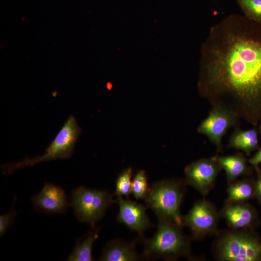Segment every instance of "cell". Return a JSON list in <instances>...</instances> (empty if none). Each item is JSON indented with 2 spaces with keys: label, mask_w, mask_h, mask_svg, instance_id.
<instances>
[{
  "label": "cell",
  "mask_w": 261,
  "mask_h": 261,
  "mask_svg": "<svg viewBox=\"0 0 261 261\" xmlns=\"http://www.w3.org/2000/svg\"><path fill=\"white\" fill-rule=\"evenodd\" d=\"M136 240L126 242L116 239L105 246L100 258L102 261H136L145 259L135 249Z\"/></svg>",
  "instance_id": "obj_12"
},
{
  "label": "cell",
  "mask_w": 261,
  "mask_h": 261,
  "mask_svg": "<svg viewBox=\"0 0 261 261\" xmlns=\"http://www.w3.org/2000/svg\"><path fill=\"white\" fill-rule=\"evenodd\" d=\"M218 220L216 208L205 200L196 202L188 213L183 216V225L188 227L196 237L214 232Z\"/></svg>",
  "instance_id": "obj_9"
},
{
  "label": "cell",
  "mask_w": 261,
  "mask_h": 261,
  "mask_svg": "<svg viewBox=\"0 0 261 261\" xmlns=\"http://www.w3.org/2000/svg\"><path fill=\"white\" fill-rule=\"evenodd\" d=\"M249 163L255 167L261 163V148L257 153L249 160Z\"/></svg>",
  "instance_id": "obj_23"
},
{
  "label": "cell",
  "mask_w": 261,
  "mask_h": 261,
  "mask_svg": "<svg viewBox=\"0 0 261 261\" xmlns=\"http://www.w3.org/2000/svg\"><path fill=\"white\" fill-rule=\"evenodd\" d=\"M101 227L91 226L89 231L82 237L76 239L73 249L67 258L69 261H92V248L99 236Z\"/></svg>",
  "instance_id": "obj_14"
},
{
  "label": "cell",
  "mask_w": 261,
  "mask_h": 261,
  "mask_svg": "<svg viewBox=\"0 0 261 261\" xmlns=\"http://www.w3.org/2000/svg\"><path fill=\"white\" fill-rule=\"evenodd\" d=\"M258 132L255 129L246 130H237L229 141L230 147L242 150L247 155L258 147Z\"/></svg>",
  "instance_id": "obj_16"
},
{
  "label": "cell",
  "mask_w": 261,
  "mask_h": 261,
  "mask_svg": "<svg viewBox=\"0 0 261 261\" xmlns=\"http://www.w3.org/2000/svg\"><path fill=\"white\" fill-rule=\"evenodd\" d=\"M17 215L14 208H12L11 211L6 214L0 216V236H2L8 229L14 223V218Z\"/></svg>",
  "instance_id": "obj_21"
},
{
  "label": "cell",
  "mask_w": 261,
  "mask_h": 261,
  "mask_svg": "<svg viewBox=\"0 0 261 261\" xmlns=\"http://www.w3.org/2000/svg\"><path fill=\"white\" fill-rule=\"evenodd\" d=\"M81 131L76 118L72 115L69 116L46 148L44 154L33 159L26 158L20 161L2 165L3 173L10 174L18 169L43 162L69 158L74 152Z\"/></svg>",
  "instance_id": "obj_4"
},
{
  "label": "cell",
  "mask_w": 261,
  "mask_h": 261,
  "mask_svg": "<svg viewBox=\"0 0 261 261\" xmlns=\"http://www.w3.org/2000/svg\"><path fill=\"white\" fill-rule=\"evenodd\" d=\"M35 210L47 214L65 212L70 205L64 190L60 187L46 183L41 190L31 197Z\"/></svg>",
  "instance_id": "obj_11"
},
{
  "label": "cell",
  "mask_w": 261,
  "mask_h": 261,
  "mask_svg": "<svg viewBox=\"0 0 261 261\" xmlns=\"http://www.w3.org/2000/svg\"><path fill=\"white\" fill-rule=\"evenodd\" d=\"M149 189L145 172L144 170L138 171L131 182V192L135 199H144Z\"/></svg>",
  "instance_id": "obj_19"
},
{
  "label": "cell",
  "mask_w": 261,
  "mask_h": 261,
  "mask_svg": "<svg viewBox=\"0 0 261 261\" xmlns=\"http://www.w3.org/2000/svg\"><path fill=\"white\" fill-rule=\"evenodd\" d=\"M222 215L231 227L245 229L254 223L256 213L249 204L244 203H227L222 209Z\"/></svg>",
  "instance_id": "obj_13"
},
{
  "label": "cell",
  "mask_w": 261,
  "mask_h": 261,
  "mask_svg": "<svg viewBox=\"0 0 261 261\" xmlns=\"http://www.w3.org/2000/svg\"><path fill=\"white\" fill-rule=\"evenodd\" d=\"M238 3L250 20L261 23V0H238Z\"/></svg>",
  "instance_id": "obj_20"
},
{
  "label": "cell",
  "mask_w": 261,
  "mask_h": 261,
  "mask_svg": "<svg viewBox=\"0 0 261 261\" xmlns=\"http://www.w3.org/2000/svg\"><path fill=\"white\" fill-rule=\"evenodd\" d=\"M237 116L231 108L223 103H216L200 124L198 131L206 136L218 149L221 150L222 138L228 130L235 124Z\"/></svg>",
  "instance_id": "obj_7"
},
{
  "label": "cell",
  "mask_w": 261,
  "mask_h": 261,
  "mask_svg": "<svg viewBox=\"0 0 261 261\" xmlns=\"http://www.w3.org/2000/svg\"><path fill=\"white\" fill-rule=\"evenodd\" d=\"M157 231L149 239H140L144 244L145 260L162 259L174 260L187 255L189 242L181 230L182 227L171 221L158 219Z\"/></svg>",
  "instance_id": "obj_2"
},
{
  "label": "cell",
  "mask_w": 261,
  "mask_h": 261,
  "mask_svg": "<svg viewBox=\"0 0 261 261\" xmlns=\"http://www.w3.org/2000/svg\"><path fill=\"white\" fill-rule=\"evenodd\" d=\"M227 193V203H244L255 196L254 184L247 180L231 183Z\"/></svg>",
  "instance_id": "obj_17"
},
{
  "label": "cell",
  "mask_w": 261,
  "mask_h": 261,
  "mask_svg": "<svg viewBox=\"0 0 261 261\" xmlns=\"http://www.w3.org/2000/svg\"><path fill=\"white\" fill-rule=\"evenodd\" d=\"M221 167L214 157L191 162L185 168L186 182L205 195L214 185Z\"/></svg>",
  "instance_id": "obj_8"
},
{
  "label": "cell",
  "mask_w": 261,
  "mask_h": 261,
  "mask_svg": "<svg viewBox=\"0 0 261 261\" xmlns=\"http://www.w3.org/2000/svg\"><path fill=\"white\" fill-rule=\"evenodd\" d=\"M217 255L223 261H261V241L248 232H229L217 245Z\"/></svg>",
  "instance_id": "obj_6"
},
{
  "label": "cell",
  "mask_w": 261,
  "mask_h": 261,
  "mask_svg": "<svg viewBox=\"0 0 261 261\" xmlns=\"http://www.w3.org/2000/svg\"><path fill=\"white\" fill-rule=\"evenodd\" d=\"M113 196L107 190L78 187L72 191L70 204L79 221L92 226L96 225L108 208L116 203Z\"/></svg>",
  "instance_id": "obj_5"
},
{
  "label": "cell",
  "mask_w": 261,
  "mask_h": 261,
  "mask_svg": "<svg viewBox=\"0 0 261 261\" xmlns=\"http://www.w3.org/2000/svg\"><path fill=\"white\" fill-rule=\"evenodd\" d=\"M116 202L119 207L117 221L136 232L140 239L144 237V232L152 226L146 212V206L120 196H117Z\"/></svg>",
  "instance_id": "obj_10"
},
{
  "label": "cell",
  "mask_w": 261,
  "mask_h": 261,
  "mask_svg": "<svg viewBox=\"0 0 261 261\" xmlns=\"http://www.w3.org/2000/svg\"><path fill=\"white\" fill-rule=\"evenodd\" d=\"M214 158L221 168L224 170L229 183L232 182L239 176L247 174L249 171L246 159L242 154L216 156Z\"/></svg>",
  "instance_id": "obj_15"
},
{
  "label": "cell",
  "mask_w": 261,
  "mask_h": 261,
  "mask_svg": "<svg viewBox=\"0 0 261 261\" xmlns=\"http://www.w3.org/2000/svg\"><path fill=\"white\" fill-rule=\"evenodd\" d=\"M260 130H261V125H260Z\"/></svg>",
  "instance_id": "obj_24"
},
{
  "label": "cell",
  "mask_w": 261,
  "mask_h": 261,
  "mask_svg": "<svg viewBox=\"0 0 261 261\" xmlns=\"http://www.w3.org/2000/svg\"><path fill=\"white\" fill-rule=\"evenodd\" d=\"M183 189L180 181L173 179L158 181L149 186L144 200L146 207L154 211L158 219L168 220L182 226L183 216L180 209Z\"/></svg>",
  "instance_id": "obj_3"
},
{
  "label": "cell",
  "mask_w": 261,
  "mask_h": 261,
  "mask_svg": "<svg viewBox=\"0 0 261 261\" xmlns=\"http://www.w3.org/2000/svg\"><path fill=\"white\" fill-rule=\"evenodd\" d=\"M132 175V169L129 167L118 176L116 181V190L113 195L125 196L127 198L132 193L131 178Z\"/></svg>",
  "instance_id": "obj_18"
},
{
  "label": "cell",
  "mask_w": 261,
  "mask_h": 261,
  "mask_svg": "<svg viewBox=\"0 0 261 261\" xmlns=\"http://www.w3.org/2000/svg\"><path fill=\"white\" fill-rule=\"evenodd\" d=\"M215 47L205 66V83L226 96L233 110L253 125L261 119V32H231Z\"/></svg>",
  "instance_id": "obj_1"
},
{
  "label": "cell",
  "mask_w": 261,
  "mask_h": 261,
  "mask_svg": "<svg viewBox=\"0 0 261 261\" xmlns=\"http://www.w3.org/2000/svg\"><path fill=\"white\" fill-rule=\"evenodd\" d=\"M255 168L257 172V178L253 183L255 196L261 204V170L258 168V166Z\"/></svg>",
  "instance_id": "obj_22"
}]
</instances>
